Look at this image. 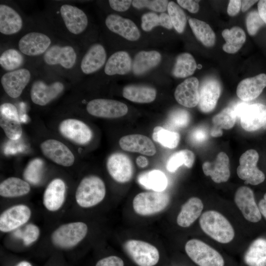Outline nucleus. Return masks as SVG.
<instances>
[{"label":"nucleus","mask_w":266,"mask_h":266,"mask_svg":"<svg viewBox=\"0 0 266 266\" xmlns=\"http://www.w3.org/2000/svg\"><path fill=\"white\" fill-rule=\"evenodd\" d=\"M199 225L205 234L218 243H229L234 238L235 232L232 225L217 210H208L202 213Z\"/></svg>","instance_id":"nucleus-1"},{"label":"nucleus","mask_w":266,"mask_h":266,"mask_svg":"<svg viewBox=\"0 0 266 266\" xmlns=\"http://www.w3.org/2000/svg\"><path fill=\"white\" fill-rule=\"evenodd\" d=\"M106 193L104 183L99 177L90 175L84 177L75 192V200L81 207L88 208L100 202Z\"/></svg>","instance_id":"nucleus-2"},{"label":"nucleus","mask_w":266,"mask_h":266,"mask_svg":"<svg viewBox=\"0 0 266 266\" xmlns=\"http://www.w3.org/2000/svg\"><path fill=\"white\" fill-rule=\"evenodd\" d=\"M185 250L198 266H225L222 255L213 247L198 239H191L185 244Z\"/></svg>","instance_id":"nucleus-3"},{"label":"nucleus","mask_w":266,"mask_h":266,"mask_svg":"<svg viewBox=\"0 0 266 266\" xmlns=\"http://www.w3.org/2000/svg\"><path fill=\"white\" fill-rule=\"evenodd\" d=\"M233 109L244 130L253 132L266 126V105L260 103L248 104L240 102L236 104Z\"/></svg>","instance_id":"nucleus-4"},{"label":"nucleus","mask_w":266,"mask_h":266,"mask_svg":"<svg viewBox=\"0 0 266 266\" xmlns=\"http://www.w3.org/2000/svg\"><path fill=\"white\" fill-rule=\"evenodd\" d=\"M88 232L87 225L82 222L63 224L56 229L51 235L53 244L60 248L73 247L86 236Z\"/></svg>","instance_id":"nucleus-5"},{"label":"nucleus","mask_w":266,"mask_h":266,"mask_svg":"<svg viewBox=\"0 0 266 266\" xmlns=\"http://www.w3.org/2000/svg\"><path fill=\"white\" fill-rule=\"evenodd\" d=\"M169 201V196L163 192H142L134 198L133 206L137 214L150 215L163 210L167 206Z\"/></svg>","instance_id":"nucleus-6"},{"label":"nucleus","mask_w":266,"mask_h":266,"mask_svg":"<svg viewBox=\"0 0 266 266\" xmlns=\"http://www.w3.org/2000/svg\"><path fill=\"white\" fill-rule=\"evenodd\" d=\"M124 248L138 266H154L159 260L160 255L157 248L147 242L129 240L124 243Z\"/></svg>","instance_id":"nucleus-7"},{"label":"nucleus","mask_w":266,"mask_h":266,"mask_svg":"<svg viewBox=\"0 0 266 266\" xmlns=\"http://www.w3.org/2000/svg\"><path fill=\"white\" fill-rule=\"evenodd\" d=\"M259 154L254 149L243 153L239 158V165L236 173L239 178L252 185L263 183L265 179L264 173L257 166Z\"/></svg>","instance_id":"nucleus-8"},{"label":"nucleus","mask_w":266,"mask_h":266,"mask_svg":"<svg viewBox=\"0 0 266 266\" xmlns=\"http://www.w3.org/2000/svg\"><path fill=\"white\" fill-rule=\"evenodd\" d=\"M234 201L247 221L257 223L261 220L262 216L254 192L249 187L244 186L239 187L234 194Z\"/></svg>","instance_id":"nucleus-9"},{"label":"nucleus","mask_w":266,"mask_h":266,"mask_svg":"<svg viewBox=\"0 0 266 266\" xmlns=\"http://www.w3.org/2000/svg\"><path fill=\"white\" fill-rule=\"evenodd\" d=\"M86 109L92 116L110 119L122 117L128 111V108L125 103L116 100L103 99L90 101Z\"/></svg>","instance_id":"nucleus-10"},{"label":"nucleus","mask_w":266,"mask_h":266,"mask_svg":"<svg viewBox=\"0 0 266 266\" xmlns=\"http://www.w3.org/2000/svg\"><path fill=\"white\" fill-rule=\"evenodd\" d=\"M106 166L109 174L118 182H127L133 177L132 162L125 154L117 152L111 154L107 159Z\"/></svg>","instance_id":"nucleus-11"},{"label":"nucleus","mask_w":266,"mask_h":266,"mask_svg":"<svg viewBox=\"0 0 266 266\" xmlns=\"http://www.w3.org/2000/svg\"><path fill=\"white\" fill-rule=\"evenodd\" d=\"M31 211L24 204H18L4 210L0 216V230L3 233L12 231L26 223Z\"/></svg>","instance_id":"nucleus-12"},{"label":"nucleus","mask_w":266,"mask_h":266,"mask_svg":"<svg viewBox=\"0 0 266 266\" xmlns=\"http://www.w3.org/2000/svg\"><path fill=\"white\" fill-rule=\"evenodd\" d=\"M61 134L78 144H85L91 140L93 133L90 128L83 122L75 119H67L60 124Z\"/></svg>","instance_id":"nucleus-13"},{"label":"nucleus","mask_w":266,"mask_h":266,"mask_svg":"<svg viewBox=\"0 0 266 266\" xmlns=\"http://www.w3.org/2000/svg\"><path fill=\"white\" fill-rule=\"evenodd\" d=\"M43 155L54 163L64 166H70L74 162V156L63 143L55 139H48L40 145Z\"/></svg>","instance_id":"nucleus-14"},{"label":"nucleus","mask_w":266,"mask_h":266,"mask_svg":"<svg viewBox=\"0 0 266 266\" xmlns=\"http://www.w3.org/2000/svg\"><path fill=\"white\" fill-rule=\"evenodd\" d=\"M30 79V71L21 68L5 73L0 82L5 93L12 98H17L21 95Z\"/></svg>","instance_id":"nucleus-15"},{"label":"nucleus","mask_w":266,"mask_h":266,"mask_svg":"<svg viewBox=\"0 0 266 266\" xmlns=\"http://www.w3.org/2000/svg\"><path fill=\"white\" fill-rule=\"evenodd\" d=\"M64 89L63 84L59 81L47 85L42 80H36L31 88V100L36 104L45 105L56 98Z\"/></svg>","instance_id":"nucleus-16"},{"label":"nucleus","mask_w":266,"mask_h":266,"mask_svg":"<svg viewBox=\"0 0 266 266\" xmlns=\"http://www.w3.org/2000/svg\"><path fill=\"white\" fill-rule=\"evenodd\" d=\"M51 39L47 35L38 32H32L20 39L18 47L23 54L30 56H37L47 50Z\"/></svg>","instance_id":"nucleus-17"},{"label":"nucleus","mask_w":266,"mask_h":266,"mask_svg":"<svg viewBox=\"0 0 266 266\" xmlns=\"http://www.w3.org/2000/svg\"><path fill=\"white\" fill-rule=\"evenodd\" d=\"M60 13L67 29L71 33L80 34L87 28V16L77 7L67 4L62 5Z\"/></svg>","instance_id":"nucleus-18"},{"label":"nucleus","mask_w":266,"mask_h":266,"mask_svg":"<svg viewBox=\"0 0 266 266\" xmlns=\"http://www.w3.org/2000/svg\"><path fill=\"white\" fill-rule=\"evenodd\" d=\"M174 97L181 105L188 108L196 106L200 100L199 82L196 77L185 79L175 91Z\"/></svg>","instance_id":"nucleus-19"},{"label":"nucleus","mask_w":266,"mask_h":266,"mask_svg":"<svg viewBox=\"0 0 266 266\" xmlns=\"http://www.w3.org/2000/svg\"><path fill=\"white\" fill-rule=\"evenodd\" d=\"M76 57V52L72 47L55 45L45 52L43 59L47 65H60L65 68L69 69L74 66Z\"/></svg>","instance_id":"nucleus-20"},{"label":"nucleus","mask_w":266,"mask_h":266,"mask_svg":"<svg viewBox=\"0 0 266 266\" xmlns=\"http://www.w3.org/2000/svg\"><path fill=\"white\" fill-rule=\"evenodd\" d=\"M199 91L200 110L204 113L211 112L216 107L221 94L219 82L214 78H208L202 82Z\"/></svg>","instance_id":"nucleus-21"},{"label":"nucleus","mask_w":266,"mask_h":266,"mask_svg":"<svg viewBox=\"0 0 266 266\" xmlns=\"http://www.w3.org/2000/svg\"><path fill=\"white\" fill-rule=\"evenodd\" d=\"M105 24L110 31L127 40L136 41L140 36V32L133 22L118 15H109L105 19Z\"/></svg>","instance_id":"nucleus-22"},{"label":"nucleus","mask_w":266,"mask_h":266,"mask_svg":"<svg viewBox=\"0 0 266 266\" xmlns=\"http://www.w3.org/2000/svg\"><path fill=\"white\" fill-rule=\"evenodd\" d=\"M202 167L204 174L216 183L226 182L230 177L229 159L225 152H220L213 162H204Z\"/></svg>","instance_id":"nucleus-23"},{"label":"nucleus","mask_w":266,"mask_h":266,"mask_svg":"<svg viewBox=\"0 0 266 266\" xmlns=\"http://www.w3.org/2000/svg\"><path fill=\"white\" fill-rule=\"evenodd\" d=\"M66 192V184L62 179L52 180L44 192L43 203L45 207L50 211L59 210L64 203Z\"/></svg>","instance_id":"nucleus-24"},{"label":"nucleus","mask_w":266,"mask_h":266,"mask_svg":"<svg viewBox=\"0 0 266 266\" xmlns=\"http://www.w3.org/2000/svg\"><path fill=\"white\" fill-rule=\"evenodd\" d=\"M121 148L126 151L137 152L146 156L155 154L156 149L152 141L147 136L133 134L125 135L119 140Z\"/></svg>","instance_id":"nucleus-25"},{"label":"nucleus","mask_w":266,"mask_h":266,"mask_svg":"<svg viewBox=\"0 0 266 266\" xmlns=\"http://www.w3.org/2000/svg\"><path fill=\"white\" fill-rule=\"evenodd\" d=\"M266 87V74L261 73L241 81L236 88L238 97L248 101L257 98Z\"/></svg>","instance_id":"nucleus-26"},{"label":"nucleus","mask_w":266,"mask_h":266,"mask_svg":"<svg viewBox=\"0 0 266 266\" xmlns=\"http://www.w3.org/2000/svg\"><path fill=\"white\" fill-rule=\"evenodd\" d=\"M106 58V53L102 45H92L82 59L80 65L82 71L86 74L96 72L104 65Z\"/></svg>","instance_id":"nucleus-27"},{"label":"nucleus","mask_w":266,"mask_h":266,"mask_svg":"<svg viewBox=\"0 0 266 266\" xmlns=\"http://www.w3.org/2000/svg\"><path fill=\"white\" fill-rule=\"evenodd\" d=\"M204 204L197 197H192L183 204L178 214L176 222L178 226L187 228L192 225L202 214Z\"/></svg>","instance_id":"nucleus-28"},{"label":"nucleus","mask_w":266,"mask_h":266,"mask_svg":"<svg viewBox=\"0 0 266 266\" xmlns=\"http://www.w3.org/2000/svg\"><path fill=\"white\" fill-rule=\"evenodd\" d=\"M23 26L21 17L14 9L5 4L0 5V32L11 35L19 32Z\"/></svg>","instance_id":"nucleus-29"},{"label":"nucleus","mask_w":266,"mask_h":266,"mask_svg":"<svg viewBox=\"0 0 266 266\" xmlns=\"http://www.w3.org/2000/svg\"><path fill=\"white\" fill-rule=\"evenodd\" d=\"M246 266H266V238L259 237L249 245L243 255Z\"/></svg>","instance_id":"nucleus-30"},{"label":"nucleus","mask_w":266,"mask_h":266,"mask_svg":"<svg viewBox=\"0 0 266 266\" xmlns=\"http://www.w3.org/2000/svg\"><path fill=\"white\" fill-rule=\"evenodd\" d=\"M132 61L129 54L125 51H118L108 59L104 68V72L108 75H124L130 71Z\"/></svg>","instance_id":"nucleus-31"},{"label":"nucleus","mask_w":266,"mask_h":266,"mask_svg":"<svg viewBox=\"0 0 266 266\" xmlns=\"http://www.w3.org/2000/svg\"><path fill=\"white\" fill-rule=\"evenodd\" d=\"M161 55L157 51H141L134 56L132 64L135 75H142L157 66L161 62Z\"/></svg>","instance_id":"nucleus-32"},{"label":"nucleus","mask_w":266,"mask_h":266,"mask_svg":"<svg viewBox=\"0 0 266 266\" xmlns=\"http://www.w3.org/2000/svg\"><path fill=\"white\" fill-rule=\"evenodd\" d=\"M156 90L151 87L142 85H128L124 87L123 96L127 100L137 103H149L156 97Z\"/></svg>","instance_id":"nucleus-33"},{"label":"nucleus","mask_w":266,"mask_h":266,"mask_svg":"<svg viewBox=\"0 0 266 266\" xmlns=\"http://www.w3.org/2000/svg\"><path fill=\"white\" fill-rule=\"evenodd\" d=\"M31 188L28 182L19 178L11 177L0 184V195L4 198H16L27 195Z\"/></svg>","instance_id":"nucleus-34"},{"label":"nucleus","mask_w":266,"mask_h":266,"mask_svg":"<svg viewBox=\"0 0 266 266\" xmlns=\"http://www.w3.org/2000/svg\"><path fill=\"white\" fill-rule=\"evenodd\" d=\"M138 183L146 189L156 192H163L167 186V179L162 171L154 169L140 174Z\"/></svg>","instance_id":"nucleus-35"},{"label":"nucleus","mask_w":266,"mask_h":266,"mask_svg":"<svg viewBox=\"0 0 266 266\" xmlns=\"http://www.w3.org/2000/svg\"><path fill=\"white\" fill-rule=\"evenodd\" d=\"M0 126L10 139L16 140L22 135V129L18 111L0 113Z\"/></svg>","instance_id":"nucleus-36"},{"label":"nucleus","mask_w":266,"mask_h":266,"mask_svg":"<svg viewBox=\"0 0 266 266\" xmlns=\"http://www.w3.org/2000/svg\"><path fill=\"white\" fill-rule=\"evenodd\" d=\"M222 35L226 41L223 46V49L230 54L237 52L246 40V35L244 31L238 26H234L231 29L224 30Z\"/></svg>","instance_id":"nucleus-37"},{"label":"nucleus","mask_w":266,"mask_h":266,"mask_svg":"<svg viewBox=\"0 0 266 266\" xmlns=\"http://www.w3.org/2000/svg\"><path fill=\"white\" fill-rule=\"evenodd\" d=\"M236 117L233 108L226 107L212 118L213 126L210 134L213 137L220 136L223 134L222 129L229 130L235 124Z\"/></svg>","instance_id":"nucleus-38"},{"label":"nucleus","mask_w":266,"mask_h":266,"mask_svg":"<svg viewBox=\"0 0 266 266\" xmlns=\"http://www.w3.org/2000/svg\"><path fill=\"white\" fill-rule=\"evenodd\" d=\"M190 26L196 38L206 47H212L215 43L216 35L210 26L196 18L189 19Z\"/></svg>","instance_id":"nucleus-39"},{"label":"nucleus","mask_w":266,"mask_h":266,"mask_svg":"<svg viewBox=\"0 0 266 266\" xmlns=\"http://www.w3.org/2000/svg\"><path fill=\"white\" fill-rule=\"evenodd\" d=\"M197 67L195 60L188 53L178 56L172 69V74L177 78H185L192 75Z\"/></svg>","instance_id":"nucleus-40"},{"label":"nucleus","mask_w":266,"mask_h":266,"mask_svg":"<svg viewBox=\"0 0 266 266\" xmlns=\"http://www.w3.org/2000/svg\"><path fill=\"white\" fill-rule=\"evenodd\" d=\"M195 160L194 153L188 149L177 151L168 158L166 167L170 172H174L182 165H184L188 168H191Z\"/></svg>","instance_id":"nucleus-41"},{"label":"nucleus","mask_w":266,"mask_h":266,"mask_svg":"<svg viewBox=\"0 0 266 266\" xmlns=\"http://www.w3.org/2000/svg\"><path fill=\"white\" fill-rule=\"evenodd\" d=\"M152 138L155 141L163 146L173 149L178 145L180 137L177 132L166 130L161 126H157L154 128Z\"/></svg>","instance_id":"nucleus-42"},{"label":"nucleus","mask_w":266,"mask_h":266,"mask_svg":"<svg viewBox=\"0 0 266 266\" xmlns=\"http://www.w3.org/2000/svg\"><path fill=\"white\" fill-rule=\"evenodd\" d=\"M24 57L17 50L8 49L4 51L0 57V65L7 71L18 69L24 62Z\"/></svg>","instance_id":"nucleus-43"},{"label":"nucleus","mask_w":266,"mask_h":266,"mask_svg":"<svg viewBox=\"0 0 266 266\" xmlns=\"http://www.w3.org/2000/svg\"><path fill=\"white\" fill-rule=\"evenodd\" d=\"M44 163L39 158L34 159L28 164L25 168L23 176L27 182L32 184H38L42 178Z\"/></svg>","instance_id":"nucleus-44"},{"label":"nucleus","mask_w":266,"mask_h":266,"mask_svg":"<svg viewBox=\"0 0 266 266\" xmlns=\"http://www.w3.org/2000/svg\"><path fill=\"white\" fill-rule=\"evenodd\" d=\"M167 10L173 27L178 33H182L187 22V18L184 12L173 1L168 2Z\"/></svg>","instance_id":"nucleus-45"},{"label":"nucleus","mask_w":266,"mask_h":266,"mask_svg":"<svg viewBox=\"0 0 266 266\" xmlns=\"http://www.w3.org/2000/svg\"><path fill=\"white\" fill-rule=\"evenodd\" d=\"M190 120V114L188 111L177 109L169 113L167 120V124L173 128L182 129L189 125Z\"/></svg>","instance_id":"nucleus-46"},{"label":"nucleus","mask_w":266,"mask_h":266,"mask_svg":"<svg viewBox=\"0 0 266 266\" xmlns=\"http://www.w3.org/2000/svg\"><path fill=\"white\" fill-rule=\"evenodd\" d=\"M40 234L39 228L34 224H29L21 231L14 233L16 237L21 238L26 246H29L37 240Z\"/></svg>","instance_id":"nucleus-47"},{"label":"nucleus","mask_w":266,"mask_h":266,"mask_svg":"<svg viewBox=\"0 0 266 266\" xmlns=\"http://www.w3.org/2000/svg\"><path fill=\"white\" fill-rule=\"evenodd\" d=\"M168 1L166 0H134L133 7L137 9L147 8L154 11L163 12L167 9Z\"/></svg>","instance_id":"nucleus-48"},{"label":"nucleus","mask_w":266,"mask_h":266,"mask_svg":"<svg viewBox=\"0 0 266 266\" xmlns=\"http://www.w3.org/2000/svg\"><path fill=\"white\" fill-rule=\"evenodd\" d=\"M246 24L247 32L250 35H255L259 30L265 25L259 12L256 10L250 11L247 15Z\"/></svg>","instance_id":"nucleus-49"},{"label":"nucleus","mask_w":266,"mask_h":266,"mask_svg":"<svg viewBox=\"0 0 266 266\" xmlns=\"http://www.w3.org/2000/svg\"><path fill=\"white\" fill-rule=\"evenodd\" d=\"M160 26L159 16L156 13L148 12L141 17V28L144 31H150L154 27Z\"/></svg>","instance_id":"nucleus-50"},{"label":"nucleus","mask_w":266,"mask_h":266,"mask_svg":"<svg viewBox=\"0 0 266 266\" xmlns=\"http://www.w3.org/2000/svg\"><path fill=\"white\" fill-rule=\"evenodd\" d=\"M189 140L194 144H200L204 142L208 138V133L206 129L198 127L192 131L189 134Z\"/></svg>","instance_id":"nucleus-51"},{"label":"nucleus","mask_w":266,"mask_h":266,"mask_svg":"<svg viewBox=\"0 0 266 266\" xmlns=\"http://www.w3.org/2000/svg\"><path fill=\"white\" fill-rule=\"evenodd\" d=\"M123 261L119 257L110 256L100 260L96 266H124Z\"/></svg>","instance_id":"nucleus-52"},{"label":"nucleus","mask_w":266,"mask_h":266,"mask_svg":"<svg viewBox=\"0 0 266 266\" xmlns=\"http://www.w3.org/2000/svg\"><path fill=\"white\" fill-rule=\"evenodd\" d=\"M132 3L131 0H109V4L110 6L113 10L117 11H125L127 10Z\"/></svg>","instance_id":"nucleus-53"},{"label":"nucleus","mask_w":266,"mask_h":266,"mask_svg":"<svg viewBox=\"0 0 266 266\" xmlns=\"http://www.w3.org/2000/svg\"><path fill=\"white\" fill-rule=\"evenodd\" d=\"M199 0H177L178 4L183 8L188 10L190 12L196 13L199 10Z\"/></svg>","instance_id":"nucleus-54"},{"label":"nucleus","mask_w":266,"mask_h":266,"mask_svg":"<svg viewBox=\"0 0 266 266\" xmlns=\"http://www.w3.org/2000/svg\"><path fill=\"white\" fill-rule=\"evenodd\" d=\"M241 7V0H231L227 8V13L231 16H234L237 15Z\"/></svg>","instance_id":"nucleus-55"},{"label":"nucleus","mask_w":266,"mask_h":266,"mask_svg":"<svg viewBox=\"0 0 266 266\" xmlns=\"http://www.w3.org/2000/svg\"><path fill=\"white\" fill-rule=\"evenodd\" d=\"M159 25L169 30L171 29L173 27L169 15L165 13H162L160 15Z\"/></svg>","instance_id":"nucleus-56"},{"label":"nucleus","mask_w":266,"mask_h":266,"mask_svg":"<svg viewBox=\"0 0 266 266\" xmlns=\"http://www.w3.org/2000/svg\"><path fill=\"white\" fill-rule=\"evenodd\" d=\"M258 11L261 18L266 24V0H261L258 1Z\"/></svg>","instance_id":"nucleus-57"},{"label":"nucleus","mask_w":266,"mask_h":266,"mask_svg":"<svg viewBox=\"0 0 266 266\" xmlns=\"http://www.w3.org/2000/svg\"><path fill=\"white\" fill-rule=\"evenodd\" d=\"M258 205L262 217L266 220V193L259 201Z\"/></svg>","instance_id":"nucleus-58"},{"label":"nucleus","mask_w":266,"mask_h":266,"mask_svg":"<svg viewBox=\"0 0 266 266\" xmlns=\"http://www.w3.org/2000/svg\"><path fill=\"white\" fill-rule=\"evenodd\" d=\"M257 0H241V10L242 12H245L249 9L253 4H254Z\"/></svg>","instance_id":"nucleus-59"},{"label":"nucleus","mask_w":266,"mask_h":266,"mask_svg":"<svg viewBox=\"0 0 266 266\" xmlns=\"http://www.w3.org/2000/svg\"><path fill=\"white\" fill-rule=\"evenodd\" d=\"M136 163L137 166L141 168L146 167L148 164L147 158L142 156H138L136 158Z\"/></svg>","instance_id":"nucleus-60"},{"label":"nucleus","mask_w":266,"mask_h":266,"mask_svg":"<svg viewBox=\"0 0 266 266\" xmlns=\"http://www.w3.org/2000/svg\"><path fill=\"white\" fill-rule=\"evenodd\" d=\"M15 266H32V265L28 261H22L18 263Z\"/></svg>","instance_id":"nucleus-61"}]
</instances>
